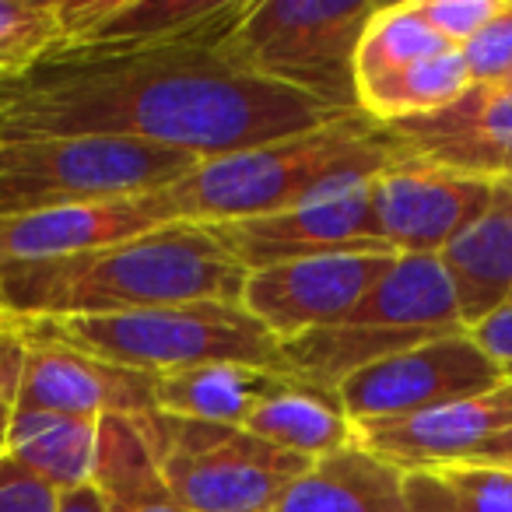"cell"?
<instances>
[{
	"mask_svg": "<svg viewBox=\"0 0 512 512\" xmlns=\"http://www.w3.org/2000/svg\"><path fill=\"white\" fill-rule=\"evenodd\" d=\"M348 113L242 71L221 39L92 64H46L4 88L0 137H120L221 158Z\"/></svg>",
	"mask_w": 512,
	"mask_h": 512,
	"instance_id": "obj_1",
	"label": "cell"
},
{
	"mask_svg": "<svg viewBox=\"0 0 512 512\" xmlns=\"http://www.w3.org/2000/svg\"><path fill=\"white\" fill-rule=\"evenodd\" d=\"M246 271L204 225H165L120 246L0 264V313L88 320L183 302H239Z\"/></svg>",
	"mask_w": 512,
	"mask_h": 512,
	"instance_id": "obj_2",
	"label": "cell"
},
{
	"mask_svg": "<svg viewBox=\"0 0 512 512\" xmlns=\"http://www.w3.org/2000/svg\"><path fill=\"white\" fill-rule=\"evenodd\" d=\"M411 151L390 127L365 113H348L327 127L204 158L183 179L162 186L158 200L169 225H221L264 218L351 186L372 183Z\"/></svg>",
	"mask_w": 512,
	"mask_h": 512,
	"instance_id": "obj_3",
	"label": "cell"
},
{
	"mask_svg": "<svg viewBox=\"0 0 512 512\" xmlns=\"http://www.w3.org/2000/svg\"><path fill=\"white\" fill-rule=\"evenodd\" d=\"M460 330L467 327L439 256H400L341 323L281 344V372L299 383L341 390L355 372Z\"/></svg>",
	"mask_w": 512,
	"mask_h": 512,
	"instance_id": "obj_4",
	"label": "cell"
},
{
	"mask_svg": "<svg viewBox=\"0 0 512 512\" xmlns=\"http://www.w3.org/2000/svg\"><path fill=\"white\" fill-rule=\"evenodd\" d=\"M376 8L369 0H246L221 50L271 85L334 113H362L355 53Z\"/></svg>",
	"mask_w": 512,
	"mask_h": 512,
	"instance_id": "obj_5",
	"label": "cell"
},
{
	"mask_svg": "<svg viewBox=\"0 0 512 512\" xmlns=\"http://www.w3.org/2000/svg\"><path fill=\"white\" fill-rule=\"evenodd\" d=\"M29 327L155 379L218 362L281 372V341L239 302H183L88 320H29Z\"/></svg>",
	"mask_w": 512,
	"mask_h": 512,
	"instance_id": "obj_6",
	"label": "cell"
},
{
	"mask_svg": "<svg viewBox=\"0 0 512 512\" xmlns=\"http://www.w3.org/2000/svg\"><path fill=\"white\" fill-rule=\"evenodd\" d=\"M200 162L120 137H0V221L162 190Z\"/></svg>",
	"mask_w": 512,
	"mask_h": 512,
	"instance_id": "obj_7",
	"label": "cell"
},
{
	"mask_svg": "<svg viewBox=\"0 0 512 512\" xmlns=\"http://www.w3.org/2000/svg\"><path fill=\"white\" fill-rule=\"evenodd\" d=\"M165 481L190 512H274L309 460L274 449L235 425L151 411L134 418Z\"/></svg>",
	"mask_w": 512,
	"mask_h": 512,
	"instance_id": "obj_8",
	"label": "cell"
},
{
	"mask_svg": "<svg viewBox=\"0 0 512 512\" xmlns=\"http://www.w3.org/2000/svg\"><path fill=\"white\" fill-rule=\"evenodd\" d=\"M242 8L246 0H57L60 43L46 64H92L211 43L232 32Z\"/></svg>",
	"mask_w": 512,
	"mask_h": 512,
	"instance_id": "obj_9",
	"label": "cell"
},
{
	"mask_svg": "<svg viewBox=\"0 0 512 512\" xmlns=\"http://www.w3.org/2000/svg\"><path fill=\"white\" fill-rule=\"evenodd\" d=\"M502 383L505 376L491 365V358L477 348L467 330H460L355 372L337 393L351 425H372L481 397Z\"/></svg>",
	"mask_w": 512,
	"mask_h": 512,
	"instance_id": "obj_10",
	"label": "cell"
},
{
	"mask_svg": "<svg viewBox=\"0 0 512 512\" xmlns=\"http://www.w3.org/2000/svg\"><path fill=\"white\" fill-rule=\"evenodd\" d=\"M397 253H334L249 271L239 306L281 344L334 327L393 271Z\"/></svg>",
	"mask_w": 512,
	"mask_h": 512,
	"instance_id": "obj_11",
	"label": "cell"
},
{
	"mask_svg": "<svg viewBox=\"0 0 512 512\" xmlns=\"http://www.w3.org/2000/svg\"><path fill=\"white\" fill-rule=\"evenodd\" d=\"M242 271L334 253H393L376 228L372 183L309 200L264 218L204 225ZM400 256V253H397Z\"/></svg>",
	"mask_w": 512,
	"mask_h": 512,
	"instance_id": "obj_12",
	"label": "cell"
},
{
	"mask_svg": "<svg viewBox=\"0 0 512 512\" xmlns=\"http://www.w3.org/2000/svg\"><path fill=\"white\" fill-rule=\"evenodd\" d=\"M491 193V179L463 176L407 155L372 179L379 239L400 256H439L488 211Z\"/></svg>",
	"mask_w": 512,
	"mask_h": 512,
	"instance_id": "obj_13",
	"label": "cell"
},
{
	"mask_svg": "<svg viewBox=\"0 0 512 512\" xmlns=\"http://www.w3.org/2000/svg\"><path fill=\"white\" fill-rule=\"evenodd\" d=\"M25 365L15 411H53L78 418H144L155 407V376L123 369L22 323Z\"/></svg>",
	"mask_w": 512,
	"mask_h": 512,
	"instance_id": "obj_14",
	"label": "cell"
},
{
	"mask_svg": "<svg viewBox=\"0 0 512 512\" xmlns=\"http://www.w3.org/2000/svg\"><path fill=\"white\" fill-rule=\"evenodd\" d=\"M390 130L414 158L491 183L512 179V88L505 85H470L453 106Z\"/></svg>",
	"mask_w": 512,
	"mask_h": 512,
	"instance_id": "obj_15",
	"label": "cell"
},
{
	"mask_svg": "<svg viewBox=\"0 0 512 512\" xmlns=\"http://www.w3.org/2000/svg\"><path fill=\"white\" fill-rule=\"evenodd\" d=\"M512 425V383L481 397L428 407L411 418L355 425V442L390 460L404 474L428 467L467 463L491 435Z\"/></svg>",
	"mask_w": 512,
	"mask_h": 512,
	"instance_id": "obj_16",
	"label": "cell"
},
{
	"mask_svg": "<svg viewBox=\"0 0 512 512\" xmlns=\"http://www.w3.org/2000/svg\"><path fill=\"white\" fill-rule=\"evenodd\" d=\"M165 211L158 190L137 197L95 200V204L57 207V211L25 214L0 221V264L4 260H50L88 249L120 246L165 228Z\"/></svg>",
	"mask_w": 512,
	"mask_h": 512,
	"instance_id": "obj_17",
	"label": "cell"
},
{
	"mask_svg": "<svg viewBox=\"0 0 512 512\" xmlns=\"http://www.w3.org/2000/svg\"><path fill=\"white\" fill-rule=\"evenodd\" d=\"M456 292L463 327L512 306V179L495 183L491 204L439 253Z\"/></svg>",
	"mask_w": 512,
	"mask_h": 512,
	"instance_id": "obj_18",
	"label": "cell"
},
{
	"mask_svg": "<svg viewBox=\"0 0 512 512\" xmlns=\"http://www.w3.org/2000/svg\"><path fill=\"white\" fill-rule=\"evenodd\" d=\"M274 512H407L404 470L351 442L309 463Z\"/></svg>",
	"mask_w": 512,
	"mask_h": 512,
	"instance_id": "obj_19",
	"label": "cell"
},
{
	"mask_svg": "<svg viewBox=\"0 0 512 512\" xmlns=\"http://www.w3.org/2000/svg\"><path fill=\"white\" fill-rule=\"evenodd\" d=\"M292 376L256 365H200V369L169 372L155 379V407L162 414L211 425L246 428L253 411L281 390Z\"/></svg>",
	"mask_w": 512,
	"mask_h": 512,
	"instance_id": "obj_20",
	"label": "cell"
},
{
	"mask_svg": "<svg viewBox=\"0 0 512 512\" xmlns=\"http://www.w3.org/2000/svg\"><path fill=\"white\" fill-rule=\"evenodd\" d=\"M92 491L102 512H190L165 481L141 425L123 414L99 418Z\"/></svg>",
	"mask_w": 512,
	"mask_h": 512,
	"instance_id": "obj_21",
	"label": "cell"
},
{
	"mask_svg": "<svg viewBox=\"0 0 512 512\" xmlns=\"http://www.w3.org/2000/svg\"><path fill=\"white\" fill-rule=\"evenodd\" d=\"M246 432L309 463L355 442V425L344 411L341 393L299 379H288L274 397L256 407Z\"/></svg>",
	"mask_w": 512,
	"mask_h": 512,
	"instance_id": "obj_22",
	"label": "cell"
},
{
	"mask_svg": "<svg viewBox=\"0 0 512 512\" xmlns=\"http://www.w3.org/2000/svg\"><path fill=\"white\" fill-rule=\"evenodd\" d=\"M4 453L60 495L92 484L99 453V418L53 411H15Z\"/></svg>",
	"mask_w": 512,
	"mask_h": 512,
	"instance_id": "obj_23",
	"label": "cell"
},
{
	"mask_svg": "<svg viewBox=\"0 0 512 512\" xmlns=\"http://www.w3.org/2000/svg\"><path fill=\"white\" fill-rule=\"evenodd\" d=\"M470 88V71L460 50L435 53L428 60L393 71L372 85L358 88V109L369 120L383 123H404L418 116H432L439 109L453 106L463 92Z\"/></svg>",
	"mask_w": 512,
	"mask_h": 512,
	"instance_id": "obj_24",
	"label": "cell"
},
{
	"mask_svg": "<svg viewBox=\"0 0 512 512\" xmlns=\"http://www.w3.org/2000/svg\"><path fill=\"white\" fill-rule=\"evenodd\" d=\"M407 512H512V470L449 463L404 474Z\"/></svg>",
	"mask_w": 512,
	"mask_h": 512,
	"instance_id": "obj_25",
	"label": "cell"
},
{
	"mask_svg": "<svg viewBox=\"0 0 512 512\" xmlns=\"http://www.w3.org/2000/svg\"><path fill=\"white\" fill-rule=\"evenodd\" d=\"M453 46H446L432 29L425 25V18L414 11L411 0H397V4H379L376 15L369 18L362 39H358L355 53V85H372V81L386 78L393 71L428 60L435 53H446Z\"/></svg>",
	"mask_w": 512,
	"mask_h": 512,
	"instance_id": "obj_26",
	"label": "cell"
},
{
	"mask_svg": "<svg viewBox=\"0 0 512 512\" xmlns=\"http://www.w3.org/2000/svg\"><path fill=\"white\" fill-rule=\"evenodd\" d=\"M57 43V0H0V85L39 71Z\"/></svg>",
	"mask_w": 512,
	"mask_h": 512,
	"instance_id": "obj_27",
	"label": "cell"
},
{
	"mask_svg": "<svg viewBox=\"0 0 512 512\" xmlns=\"http://www.w3.org/2000/svg\"><path fill=\"white\" fill-rule=\"evenodd\" d=\"M470 85H502L512 74V0H502L498 15L463 46Z\"/></svg>",
	"mask_w": 512,
	"mask_h": 512,
	"instance_id": "obj_28",
	"label": "cell"
},
{
	"mask_svg": "<svg viewBox=\"0 0 512 512\" xmlns=\"http://www.w3.org/2000/svg\"><path fill=\"white\" fill-rule=\"evenodd\" d=\"M411 4L428 29L453 50H463L502 8V0H411Z\"/></svg>",
	"mask_w": 512,
	"mask_h": 512,
	"instance_id": "obj_29",
	"label": "cell"
},
{
	"mask_svg": "<svg viewBox=\"0 0 512 512\" xmlns=\"http://www.w3.org/2000/svg\"><path fill=\"white\" fill-rule=\"evenodd\" d=\"M60 498L57 488L29 474L8 453L0 456V512H60Z\"/></svg>",
	"mask_w": 512,
	"mask_h": 512,
	"instance_id": "obj_30",
	"label": "cell"
},
{
	"mask_svg": "<svg viewBox=\"0 0 512 512\" xmlns=\"http://www.w3.org/2000/svg\"><path fill=\"white\" fill-rule=\"evenodd\" d=\"M467 334L474 337V344L491 358L498 372L505 376V383H512V306H502L495 313H488L484 320H477L474 327H467Z\"/></svg>",
	"mask_w": 512,
	"mask_h": 512,
	"instance_id": "obj_31",
	"label": "cell"
},
{
	"mask_svg": "<svg viewBox=\"0 0 512 512\" xmlns=\"http://www.w3.org/2000/svg\"><path fill=\"white\" fill-rule=\"evenodd\" d=\"M25 365V330L15 316L0 313V407H15Z\"/></svg>",
	"mask_w": 512,
	"mask_h": 512,
	"instance_id": "obj_32",
	"label": "cell"
},
{
	"mask_svg": "<svg viewBox=\"0 0 512 512\" xmlns=\"http://www.w3.org/2000/svg\"><path fill=\"white\" fill-rule=\"evenodd\" d=\"M467 463H481V467H512V425L502 428L498 435H491Z\"/></svg>",
	"mask_w": 512,
	"mask_h": 512,
	"instance_id": "obj_33",
	"label": "cell"
},
{
	"mask_svg": "<svg viewBox=\"0 0 512 512\" xmlns=\"http://www.w3.org/2000/svg\"><path fill=\"white\" fill-rule=\"evenodd\" d=\"M60 512H102V505H99V495L92 491V484H88V488L67 491V495L60 498Z\"/></svg>",
	"mask_w": 512,
	"mask_h": 512,
	"instance_id": "obj_34",
	"label": "cell"
},
{
	"mask_svg": "<svg viewBox=\"0 0 512 512\" xmlns=\"http://www.w3.org/2000/svg\"><path fill=\"white\" fill-rule=\"evenodd\" d=\"M11 414H15V407H0V456H4V449H8V428H11Z\"/></svg>",
	"mask_w": 512,
	"mask_h": 512,
	"instance_id": "obj_35",
	"label": "cell"
},
{
	"mask_svg": "<svg viewBox=\"0 0 512 512\" xmlns=\"http://www.w3.org/2000/svg\"><path fill=\"white\" fill-rule=\"evenodd\" d=\"M502 85H505V88H512V74H509V78H505V81H502Z\"/></svg>",
	"mask_w": 512,
	"mask_h": 512,
	"instance_id": "obj_36",
	"label": "cell"
},
{
	"mask_svg": "<svg viewBox=\"0 0 512 512\" xmlns=\"http://www.w3.org/2000/svg\"><path fill=\"white\" fill-rule=\"evenodd\" d=\"M4 88H8V85H0V99H4Z\"/></svg>",
	"mask_w": 512,
	"mask_h": 512,
	"instance_id": "obj_37",
	"label": "cell"
},
{
	"mask_svg": "<svg viewBox=\"0 0 512 512\" xmlns=\"http://www.w3.org/2000/svg\"><path fill=\"white\" fill-rule=\"evenodd\" d=\"M505 470H512V467H505Z\"/></svg>",
	"mask_w": 512,
	"mask_h": 512,
	"instance_id": "obj_38",
	"label": "cell"
}]
</instances>
